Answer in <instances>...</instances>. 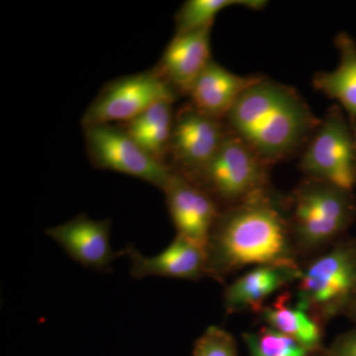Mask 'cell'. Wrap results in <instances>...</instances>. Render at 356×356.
Wrapping results in <instances>:
<instances>
[{
  "instance_id": "603a6c76",
  "label": "cell",
  "mask_w": 356,
  "mask_h": 356,
  "mask_svg": "<svg viewBox=\"0 0 356 356\" xmlns=\"http://www.w3.org/2000/svg\"><path fill=\"white\" fill-rule=\"evenodd\" d=\"M321 356H332V355L331 351L329 350V351H327V353H323V355Z\"/></svg>"
},
{
  "instance_id": "52a82bcc",
  "label": "cell",
  "mask_w": 356,
  "mask_h": 356,
  "mask_svg": "<svg viewBox=\"0 0 356 356\" xmlns=\"http://www.w3.org/2000/svg\"><path fill=\"white\" fill-rule=\"evenodd\" d=\"M177 91L158 69L118 77L103 86L83 116V127L127 123L159 102H175Z\"/></svg>"
},
{
  "instance_id": "9c48e42d",
  "label": "cell",
  "mask_w": 356,
  "mask_h": 356,
  "mask_svg": "<svg viewBox=\"0 0 356 356\" xmlns=\"http://www.w3.org/2000/svg\"><path fill=\"white\" fill-rule=\"evenodd\" d=\"M228 134L224 121L211 118L189 104L175 115L170 156L172 168L194 180L212 161Z\"/></svg>"
},
{
  "instance_id": "9a60e30c",
  "label": "cell",
  "mask_w": 356,
  "mask_h": 356,
  "mask_svg": "<svg viewBox=\"0 0 356 356\" xmlns=\"http://www.w3.org/2000/svg\"><path fill=\"white\" fill-rule=\"evenodd\" d=\"M261 77L234 74L212 60L189 91V103L201 113L225 122L241 96Z\"/></svg>"
},
{
  "instance_id": "7a4b0ae2",
  "label": "cell",
  "mask_w": 356,
  "mask_h": 356,
  "mask_svg": "<svg viewBox=\"0 0 356 356\" xmlns=\"http://www.w3.org/2000/svg\"><path fill=\"white\" fill-rule=\"evenodd\" d=\"M225 123L270 166L304 149L321 119L298 91L262 76L241 96Z\"/></svg>"
},
{
  "instance_id": "8992f818",
  "label": "cell",
  "mask_w": 356,
  "mask_h": 356,
  "mask_svg": "<svg viewBox=\"0 0 356 356\" xmlns=\"http://www.w3.org/2000/svg\"><path fill=\"white\" fill-rule=\"evenodd\" d=\"M300 170L308 178L353 192L356 184L355 134L341 107H332L321 120L304 147Z\"/></svg>"
},
{
  "instance_id": "2e32d148",
  "label": "cell",
  "mask_w": 356,
  "mask_h": 356,
  "mask_svg": "<svg viewBox=\"0 0 356 356\" xmlns=\"http://www.w3.org/2000/svg\"><path fill=\"white\" fill-rule=\"evenodd\" d=\"M339 63L331 72H320L313 77L316 90L337 102L348 115L351 127H356V43L346 33L334 40Z\"/></svg>"
},
{
  "instance_id": "5bb4252c",
  "label": "cell",
  "mask_w": 356,
  "mask_h": 356,
  "mask_svg": "<svg viewBox=\"0 0 356 356\" xmlns=\"http://www.w3.org/2000/svg\"><path fill=\"white\" fill-rule=\"evenodd\" d=\"M301 268L296 266H259L236 278L225 289L224 306L229 314L242 311L259 313L266 300L290 283L297 282Z\"/></svg>"
},
{
  "instance_id": "5b68a950",
  "label": "cell",
  "mask_w": 356,
  "mask_h": 356,
  "mask_svg": "<svg viewBox=\"0 0 356 356\" xmlns=\"http://www.w3.org/2000/svg\"><path fill=\"white\" fill-rule=\"evenodd\" d=\"M269 168L228 130L214 158L192 181L202 187L222 210L268 188Z\"/></svg>"
},
{
  "instance_id": "44dd1931",
  "label": "cell",
  "mask_w": 356,
  "mask_h": 356,
  "mask_svg": "<svg viewBox=\"0 0 356 356\" xmlns=\"http://www.w3.org/2000/svg\"><path fill=\"white\" fill-rule=\"evenodd\" d=\"M330 351L332 356H356V331L339 337Z\"/></svg>"
},
{
  "instance_id": "277c9868",
  "label": "cell",
  "mask_w": 356,
  "mask_h": 356,
  "mask_svg": "<svg viewBox=\"0 0 356 356\" xmlns=\"http://www.w3.org/2000/svg\"><path fill=\"white\" fill-rule=\"evenodd\" d=\"M296 298L321 323L351 308L356 299V243H337L301 269Z\"/></svg>"
},
{
  "instance_id": "cb8c5ba5",
  "label": "cell",
  "mask_w": 356,
  "mask_h": 356,
  "mask_svg": "<svg viewBox=\"0 0 356 356\" xmlns=\"http://www.w3.org/2000/svg\"><path fill=\"white\" fill-rule=\"evenodd\" d=\"M353 134H355V147H356V127L353 129Z\"/></svg>"
},
{
  "instance_id": "8fae6325",
  "label": "cell",
  "mask_w": 356,
  "mask_h": 356,
  "mask_svg": "<svg viewBox=\"0 0 356 356\" xmlns=\"http://www.w3.org/2000/svg\"><path fill=\"white\" fill-rule=\"evenodd\" d=\"M110 229L111 220L96 221L86 214H79L70 221L47 229L46 235L81 266L111 273L112 262L123 252L112 250Z\"/></svg>"
},
{
  "instance_id": "ba28073f",
  "label": "cell",
  "mask_w": 356,
  "mask_h": 356,
  "mask_svg": "<svg viewBox=\"0 0 356 356\" xmlns=\"http://www.w3.org/2000/svg\"><path fill=\"white\" fill-rule=\"evenodd\" d=\"M83 128L86 152L96 168L136 177L163 191L172 177V165L147 154L122 127Z\"/></svg>"
},
{
  "instance_id": "3957f363",
  "label": "cell",
  "mask_w": 356,
  "mask_h": 356,
  "mask_svg": "<svg viewBox=\"0 0 356 356\" xmlns=\"http://www.w3.org/2000/svg\"><path fill=\"white\" fill-rule=\"evenodd\" d=\"M355 211L351 192L307 177L293 194L289 221L295 248L312 252L324 247L350 226Z\"/></svg>"
},
{
  "instance_id": "e0dca14e",
  "label": "cell",
  "mask_w": 356,
  "mask_h": 356,
  "mask_svg": "<svg viewBox=\"0 0 356 356\" xmlns=\"http://www.w3.org/2000/svg\"><path fill=\"white\" fill-rule=\"evenodd\" d=\"M259 314L266 327L291 337L311 353L322 350L324 337L320 321L297 302L292 303L287 293L280 295L270 305L264 306Z\"/></svg>"
},
{
  "instance_id": "30bf717a",
  "label": "cell",
  "mask_w": 356,
  "mask_h": 356,
  "mask_svg": "<svg viewBox=\"0 0 356 356\" xmlns=\"http://www.w3.org/2000/svg\"><path fill=\"white\" fill-rule=\"evenodd\" d=\"M163 191L177 235L206 248L221 207L202 187L175 170Z\"/></svg>"
},
{
  "instance_id": "ac0fdd59",
  "label": "cell",
  "mask_w": 356,
  "mask_h": 356,
  "mask_svg": "<svg viewBox=\"0 0 356 356\" xmlns=\"http://www.w3.org/2000/svg\"><path fill=\"white\" fill-rule=\"evenodd\" d=\"M266 6L264 0H187L175 14L177 34L212 27L218 14L229 7H245L257 11Z\"/></svg>"
},
{
  "instance_id": "d6986e66",
  "label": "cell",
  "mask_w": 356,
  "mask_h": 356,
  "mask_svg": "<svg viewBox=\"0 0 356 356\" xmlns=\"http://www.w3.org/2000/svg\"><path fill=\"white\" fill-rule=\"evenodd\" d=\"M250 356H312L310 350L291 337L269 327L243 334Z\"/></svg>"
},
{
  "instance_id": "ffe728a7",
  "label": "cell",
  "mask_w": 356,
  "mask_h": 356,
  "mask_svg": "<svg viewBox=\"0 0 356 356\" xmlns=\"http://www.w3.org/2000/svg\"><path fill=\"white\" fill-rule=\"evenodd\" d=\"M192 356H238V346L228 331L210 325L196 339Z\"/></svg>"
},
{
  "instance_id": "7402d4cb",
  "label": "cell",
  "mask_w": 356,
  "mask_h": 356,
  "mask_svg": "<svg viewBox=\"0 0 356 356\" xmlns=\"http://www.w3.org/2000/svg\"><path fill=\"white\" fill-rule=\"evenodd\" d=\"M351 312H353V315H355L356 317V299L355 303H353V307H351Z\"/></svg>"
},
{
  "instance_id": "6da1fadb",
  "label": "cell",
  "mask_w": 356,
  "mask_h": 356,
  "mask_svg": "<svg viewBox=\"0 0 356 356\" xmlns=\"http://www.w3.org/2000/svg\"><path fill=\"white\" fill-rule=\"evenodd\" d=\"M289 219L270 188L221 211L208 241L207 276L224 281L247 266H296Z\"/></svg>"
},
{
  "instance_id": "4fadbf2b",
  "label": "cell",
  "mask_w": 356,
  "mask_h": 356,
  "mask_svg": "<svg viewBox=\"0 0 356 356\" xmlns=\"http://www.w3.org/2000/svg\"><path fill=\"white\" fill-rule=\"evenodd\" d=\"M211 30L204 28L175 34L166 46L156 69L177 95H188L211 57Z\"/></svg>"
},
{
  "instance_id": "7c38bea8",
  "label": "cell",
  "mask_w": 356,
  "mask_h": 356,
  "mask_svg": "<svg viewBox=\"0 0 356 356\" xmlns=\"http://www.w3.org/2000/svg\"><path fill=\"white\" fill-rule=\"evenodd\" d=\"M131 261V276L143 280L149 276L197 281L207 276L206 248L177 235L172 243L153 257H145L129 245L122 250Z\"/></svg>"
}]
</instances>
